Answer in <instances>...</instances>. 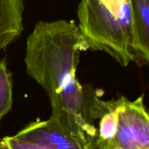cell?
<instances>
[{
  "instance_id": "obj_8",
  "label": "cell",
  "mask_w": 149,
  "mask_h": 149,
  "mask_svg": "<svg viewBox=\"0 0 149 149\" xmlns=\"http://www.w3.org/2000/svg\"><path fill=\"white\" fill-rule=\"evenodd\" d=\"M117 100L112 99L109 109L100 117L99 122L98 139L104 141H113L117 129Z\"/></svg>"
},
{
  "instance_id": "obj_2",
  "label": "cell",
  "mask_w": 149,
  "mask_h": 149,
  "mask_svg": "<svg viewBox=\"0 0 149 149\" xmlns=\"http://www.w3.org/2000/svg\"><path fill=\"white\" fill-rule=\"evenodd\" d=\"M77 15L87 49L106 53L122 67L136 61L131 0H80Z\"/></svg>"
},
{
  "instance_id": "obj_5",
  "label": "cell",
  "mask_w": 149,
  "mask_h": 149,
  "mask_svg": "<svg viewBox=\"0 0 149 149\" xmlns=\"http://www.w3.org/2000/svg\"><path fill=\"white\" fill-rule=\"evenodd\" d=\"M23 0H0V49L14 42L23 31Z\"/></svg>"
},
{
  "instance_id": "obj_7",
  "label": "cell",
  "mask_w": 149,
  "mask_h": 149,
  "mask_svg": "<svg viewBox=\"0 0 149 149\" xmlns=\"http://www.w3.org/2000/svg\"><path fill=\"white\" fill-rule=\"evenodd\" d=\"M13 81L6 63L0 60V121L13 106Z\"/></svg>"
},
{
  "instance_id": "obj_1",
  "label": "cell",
  "mask_w": 149,
  "mask_h": 149,
  "mask_svg": "<svg viewBox=\"0 0 149 149\" xmlns=\"http://www.w3.org/2000/svg\"><path fill=\"white\" fill-rule=\"evenodd\" d=\"M73 21H39L26 42V72L47 93L52 113L48 122L86 145L98 149L95 121L109 109L111 100L99 99L76 77L81 51H87Z\"/></svg>"
},
{
  "instance_id": "obj_11",
  "label": "cell",
  "mask_w": 149,
  "mask_h": 149,
  "mask_svg": "<svg viewBox=\"0 0 149 149\" xmlns=\"http://www.w3.org/2000/svg\"><path fill=\"white\" fill-rule=\"evenodd\" d=\"M0 149H10L4 141L2 137H0Z\"/></svg>"
},
{
  "instance_id": "obj_10",
  "label": "cell",
  "mask_w": 149,
  "mask_h": 149,
  "mask_svg": "<svg viewBox=\"0 0 149 149\" xmlns=\"http://www.w3.org/2000/svg\"><path fill=\"white\" fill-rule=\"evenodd\" d=\"M97 144H98L99 149H121L112 141H104L98 139Z\"/></svg>"
},
{
  "instance_id": "obj_3",
  "label": "cell",
  "mask_w": 149,
  "mask_h": 149,
  "mask_svg": "<svg viewBox=\"0 0 149 149\" xmlns=\"http://www.w3.org/2000/svg\"><path fill=\"white\" fill-rule=\"evenodd\" d=\"M144 94L134 101L125 96L117 100V129L113 142L121 149H149V117Z\"/></svg>"
},
{
  "instance_id": "obj_4",
  "label": "cell",
  "mask_w": 149,
  "mask_h": 149,
  "mask_svg": "<svg viewBox=\"0 0 149 149\" xmlns=\"http://www.w3.org/2000/svg\"><path fill=\"white\" fill-rule=\"evenodd\" d=\"M14 136L49 149H95L53 127L47 120L32 121Z\"/></svg>"
},
{
  "instance_id": "obj_6",
  "label": "cell",
  "mask_w": 149,
  "mask_h": 149,
  "mask_svg": "<svg viewBox=\"0 0 149 149\" xmlns=\"http://www.w3.org/2000/svg\"><path fill=\"white\" fill-rule=\"evenodd\" d=\"M136 32V64L144 65L149 60V0H131Z\"/></svg>"
},
{
  "instance_id": "obj_9",
  "label": "cell",
  "mask_w": 149,
  "mask_h": 149,
  "mask_svg": "<svg viewBox=\"0 0 149 149\" xmlns=\"http://www.w3.org/2000/svg\"><path fill=\"white\" fill-rule=\"evenodd\" d=\"M2 138L10 149H49L37 143L19 138L14 135L7 136Z\"/></svg>"
}]
</instances>
